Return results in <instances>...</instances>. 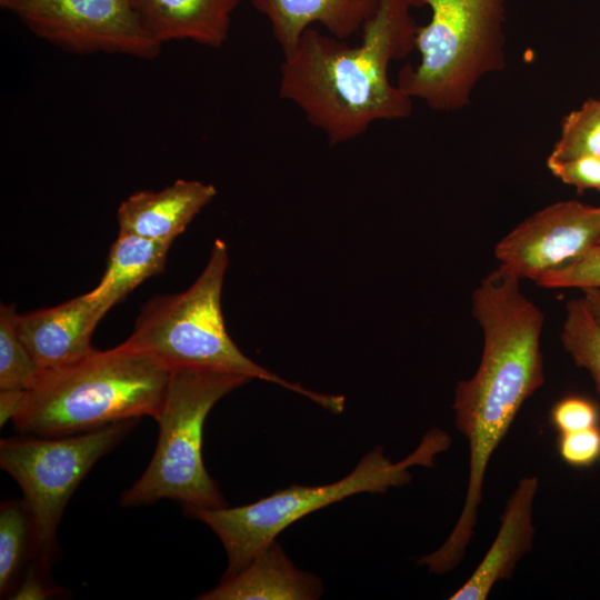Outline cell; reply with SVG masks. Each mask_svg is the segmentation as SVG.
Segmentation results:
<instances>
[{"mask_svg":"<svg viewBox=\"0 0 600 600\" xmlns=\"http://www.w3.org/2000/svg\"><path fill=\"white\" fill-rule=\"evenodd\" d=\"M549 171L579 193L586 190L600 191V157L583 156L570 160L547 158Z\"/></svg>","mask_w":600,"mask_h":600,"instance_id":"obj_25","label":"cell"},{"mask_svg":"<svg viewBox=\"0 0 600 600\" xmlns=\"http://www.w3.org/2000/svg\"><path fill=\"white\" fill-rule=\"evenodd\" d=\"M47 569L48 567L36 560L26 570L9 598L16 600H42L58 594L60 589L50 584L47 578H43V571Z\"/></svg>","mask_w":600,"mask_h":600,"instance_id":"obj_26","label":"cell"},{"mask_svg":"<svg viewBox=\"0 0 600 600\" xmlns=\"http://www.w3.org/2000/svg\"><path fill=\"white\" fill-rule=\"evenodd\" d=\"M170 369L128 342L42 371L12 422L19 433L61 437L158 414Z\"/></svg>","mask_w":600,"mask_h":600,"instance_id":"obj_3","label":"cell"},{"mask_svg":"<svg viewBox=\"0 0 600 600\" xmlns=\"http://www.w3.org/2000/svg\"><path fill=\"white\" fill-rule=\"evenodd\" d=\"M537 283L547 289H600V242L577 261L543 277Z\"/></svg>","mask_w":600,"mask_h":600,"instance_id":"obj_22","label":"cell"},{"mask_svg":"<svg viewBox=\"0 0 600 600\" xmlns=\"http://www.w3.org/2000/svg\"><path fill=\"white\" fill-rule=\"evenodd\" d=\"M12 304L0 306V390H28L40 369L22 343Z\"/></svg>","mask_w":600,"mask_h":600,"instance_id":"obj_20","label":"cell"},{"mask_svg":"<svg viewBox=\"0 0 600 600\" xmlns=\"http://www.w3.org/2000/svg\"><path fill=\"white\" fill-rule=\"evenodd\" d=\"M171 244L119 232L110 247L106 271L88 297L106 314L146 279L163 271Z\"/></svg>","mask_w":600,"mask_h":600,"instance_id":"obj_17","label":"cell"},{"mask_svg":"<svg viewBox=\"0 0 600 600\" xmlns=\"http://www.w3.org/2000/svg\"><path fill=\"white\" fill-rule=\"evenodd\" d=\"M127 419L61 437L22 434L1 439L0 466L19 484L32 519L34 559L50 568L64 509L91 468L137 426Z\"/></svg>","mask_w":600,"mask_h":600,"instance_id":"obj_8","label":"cell"},{"mask_svg":"<svg viewBox=\"0 0 600 600\" xmlns=\"http://www.w3.org/2000/svg\"><path fill=\"white\" fill-rule=\"evenodd\" d=\"M251 379L236 373L197 368L170 370L160 410L159 437L141 477L122 496V507H139L161 499L184 508L227 506L202 459L206 418L226 394Z\"/></svg>","mask_w":600,"mask_h":600,"instance_id":"obj_7","label":"cell"},{"mask_svg":"<svg viewBox=\"0 0 600 600\" xmlns=\"http://www.w3.org/2000/svg\"><path fill=\"white\" fill-rule=\"evenodd\" d=\"M582 299L589 310V312L592 314V317L596 319V321L600 324V289L598 288H587L582 289Z\"/></svg>","mask_w":600,"mask_h":600,"instance_id":"obj_28","label":"cell"},{"mask_svg":"<svg viewBox=\"0 0 600 600\" xmlns=\"http://www.w3.org/2000/svg\"><path fill=\"white\" fill-rule=\"evenodd\" d=\"M228 263L227 244L217 239L196 281L182 292L149 300L126 342L150 353L170 370L208 369L264 380L302 394L333 413H341L342 396L323 394L289 382L249 359L232 341L221 310Z\"/></svg>","mask_w":600,"mask_h":600,"instance_id":"obj_4","label":"cell"},{"mask_svg":"<svg viewBox=\"0 0 600 600\" xmlns=\"http://www.w3.org/2000/svg\"><path fill=\"white\" fill-rule=\"evenodd\" d=\"M380 0H249L268 20L282 54L290 53L313 24L341 40L362 31Z\"/></svg>","mask_w":600,"mask_h":600,"instance_id":"obj_14","label":"cell"},{"mask_svg":"<svg viewBox=\"0 0 600 600\" xmlns=\"http://www.w3.org/2000/svg\"><path fill=\"white\" fill-rule=\"evenodd\" d=\"M600 98V97H599Z\"/></svg>","mask_w":600,"mask_h":600,"instance_id":"obj_29","label":"cell"},{"mask_svg":"<svg viewBox=\"0 0 600 600\" xmlns=\"http://www.w3.org/2000/svg\"><path fill=\"white\" fill-rule=\"evenodd\" d=\"M412 8L410 0H380L353 47L313 27L306 30L283 56L280 98L299 108L332 146L356 139L377 121L409 117L413 100L388 71L414 49L419 26Z\"/></svg>","mask_w":600,"mask_h":600,"instance_id":"obj_2","label":"cell"},{"mask_svg":"<svg viewBox=\"0 0 600 600\" xmlns=\"http://www.w3.org/2000/svg\"><path fill=\"white\" fill-rule=\"evenodd\" d=\"M560 459L573 468H588L600 460V426L558 434Z\"/></svg>","mask_w":600,"mask_h":600,"instance_id":"obj_24","label":"cell"},{"mask_svg":"<svg viewBox=\"0 0 600 600\" xmlns=\"http://www.w3.org/2000/svg\"><path fill=\"white\" fill-rule=\"evenodd\" d=\"M600 242V207L577 200L551 203L526 218L496 246L498 269L538 282Z\"/></svg>","mask_w":600,"mask_h":600,"instance_id":"obj_10","label":"cell"},{"mask_svg":"<svg viewBox=\"0 0 600 600\" xmlns=\"http://www.w3.org/2000/svg\"><path fill=\"white\" fill-rule=\"evenodd\" d=\"M106 314L87 293L58 306L16 316L18 334L40 371L91 354L93 331Z\"/></svg>","mask_w":600,"mask_h":600,"instance_id":"obj_11","label":"cell"},{"mask_svg":"<svg viewBox=\"0 0 600 600\" xmlns=\"http://www.w3.org/2000/svg\"><path fill=\"white\" fill-rule=\"evenodd\" d=\"M451 444L449 434L430 429L417 449L399 462L390 461L381 446L367 453L344 478L323 486H291L239 507L184 508L186 514L206 523L222 542L228 567L224 576L243 568L286 528L331 503L360 492H384L411 481L409 469L432 467Z\"/></svg>","mask_w":600,"mask_h":600,"instance_id":"obj_6","label":"cell"},{"mask_svg":"<svg viewBox=\"0 0 600 600\" xmlns=\"http://www.w3.org/2000/svg\"><path fill=\"white\" fill-rule=\"evenodd\" d=\"M549 422L558 434L573 432L599 426L600 411L588 398L567 396L552 406Z\"/></svg>","mask_w":600,"mask_h":600,"instance_id":"obj_23","label":"cell"},{"mask_svg":"<svg viewBox=\"0 0 600 600\" xmlns=\"http://www.w3.org/2000/svg\"><path fill=\"white\" fill-rule=\"evenodd\" d=\"M538 488L536 476L519 480L500 517L492 544L468 580L449 597L450 600H484L499 581L512 577L518 562L533 546L536 529L532 514Z\"/></svg>","mask_w":600,"mask_h":600,"instance_id":"obj_12","label":"cell"},{"mask_svg":"<svg viewBox=\"0 0 600 600\" xmlns=\"http://www.w3.org/2000/svg\"><path fill=\"white\" fill-rule=\"evenodd\" d=\"M410 1L431 16L417 31L419 62L400 70L397 86L431 110H461L486 76L506 67L507 0Z\"/></svg>","mask_w":600,"mask_h":600,"instance_id":"obj_5","label":"cell"},{"mask_svg":"<svg viewBox=\"0 0 600 600\" xmlns=\"http://www.w3.org/2000/svg\"><path fill=\"white\" fill-rule=\"evenodd\" d=\"M560 340L574 364L589 372L600 397V324L582 298L567 302Z\"/></svg>","mask_w":600,"mask_h":600,"instance_id":"obj_19","label":"cell"},{"mask_svg":"<svg viewBox=\"0 0 600 600\" xmlns=\"http://www.w3.org/2000/svg\"><path fill=\"white\" fill-rule=\"evenodd\" d=\"M241 0H133L139 17L159 43L192 41L221 48Z\"/></svg>","mask_w":600,"mask_h":600,"instance_id":"obj_16","label":"cell"},{"mask_svg":"<svg viewBox=\"0 0 600 600\" xmlns=\"http://www.w3.org/2000/svg\"><path fill=\"white\" fill-rule=\"evenodd\" d=\"M520 280L494 270L473 290L471 311L483 334L479 367L458 382L452 409L468 440L469 477L464 502L452 531L422 557L429 571L447 573L462 561L477 527L490 459L523 403L544 383L541 309L520 291Z\"/></svg>","mask_w":600,"mask_h":600,"instance_id":"obj_1","label":"cell"},{"mask_svg":"<svg viewBox=\"0 0 600 600\" xmlns=\"http://www.w3.org/2000/svg\"><path fill=\"white\" fill-rule=\"evenodd\" d=\"M26 390H0V426L3 427L9 420L18 414Z\"/></svg>","mask_w":600,"mask_h":600,"instance_id":"obj_27","label":"cell"},{"mask_svg":"<svg viewBox=\"0 0 600 600\" xmlns=\"http://www.w3.org/2000/svg\"><path fill=\"white\" fill-rule=\"evenodd\" d=\"M34 36L73 54L112 53L153 60L162 44L133 0H0Z\"/></svg>","mask_w":600,"mask_h":600,"instance_id":"obj_9","label":"cell"},{"mask_svg":"<svg viewBox=\"0 0 600 600\" xmlns=\"http://www.w3.org/2000/svg\"><path fill=\"white\" fill-rule=\"evenodd\" d=\"M322 593L318 577L299 570L272 541L240 570L224 576L201 600H312Z\"/></svg>","mask_w":600,"mask_h":600,"instance_id":"obj_15","label":"cell"},{"mask_svg":"<svg viewBox=\"0 0 600 600\" xmlns=\"http://www.w3.org/2000/svg\"><path fill=\"white\" fill-rule=\"evenodd\" d=\"M34 558L32 519L26 502L8 500L0 508V596L17 587L24 562Z\"/></svg>","mask_w":600,"mask_h":600,"instance_id":"obj_18","label":"cell"},{"mask_svg":"<svg viewBox=\"0 0 600 600\" xmlns=\"http://www.w3.org/2000/svg\"><path fill=\"white\" fill-rule=\"evenodd\" d=\"M216 196L213 184L184 179L158 191H136L118 208L119 232L172 243Z\"/></svg>","mask_w":600,"mask_h":600,"instance_id":"obj_13","label":"cell"},{"mask_svg":"<svg viewBox=\"0 0 600 600\" xmlns=\"http://www.w3.org/2000/svg\"><path fill=\"white\" fill-rule=\"evenodd\" d=\"M583 156L600 157V98L588 99L562 119L560 136L548 159Z\"/></svg>","mask_w":600,"mask_h":600,"instance_id":"obj_21","label":"cell"}]
</instances>
